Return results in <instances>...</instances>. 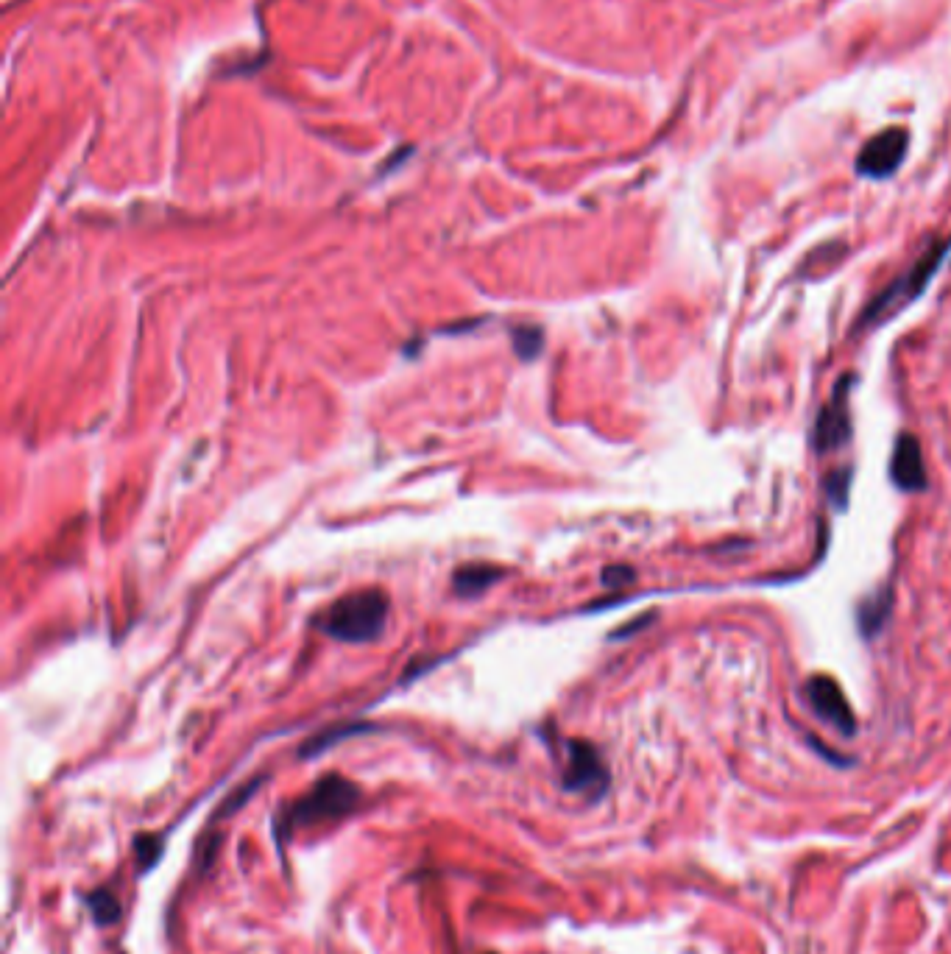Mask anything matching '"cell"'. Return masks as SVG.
<instances>
[{"label": "cell", "mask_w": 951, "mask_h": 954, "mask_svg": "<svg viewBox=\"0 0 951 954\" xmlns=\"http://www.w3.org/2000/svg\"><path fill=\"white\" fill-rule=\"evenodd\" d=\"M388 620V595L383 589H363L335 600L318 625L341 642H371L383 634Z\"/></svg>", "instance_id": "obj_1"}, {"label": "cell", "mask_w": 951, "mask_h": 954, "mask_svg": "<svg viewBox=\"0 0 951 954\" xmlns=\"http://www.w3.org/2000/svg\"><path fill=\"white\" fill-rule=\"evenodd\" d=\"M357 798H360L357 784H352L349 779H344V776H324L310 793L299 798V801L288 809L282 826H285L288 832H293V829H299V826H316V823L338 821V818H344V815H349V812L357 807Z\"/></svg>", "instance_id": "obj_2"}, {"label": "cell", "mask_w": 951, "mask_h": 954, "mask_svg": "<svg viewBox=\"0 0 951 954\" xmlns=\"http://www.w3.org/2000/svg\"><path fill=\"white\" fill-rule=\"evenodd\" d=\"M946 252H949V243H946V240H938L935 246H929V249L921 254V260L912 265L904 277L896 279L885 293H879V296L873 299L871 305H868V310H865L862 318H859V324H879L882 318L890 316V313H896L899 307L910 305L912 299H918L921 291L926 288V282L932 279V274H935V271L940 268V263H943Z\"/></svg>", "instance_id": "obj_3"}, {"label": "cell", "mask_w": 951, "mask_h": 954, "mask_svg": "<svg viewBox=\"0 0 951 954\" xmlns=\"http://www.w3.org/2000/svg\"><path fill=\"white\" fill-rule=\"evenodd\" d=\"M851 374H846L840 383L834 385L832 399L823 405L818 422H815V433H812V444L820 455L826 452L840 450L851 441V411H848V385H851Z\"/></svg>", "instance_id": "obj_4"}, {"label": "cell", "mask_w": 951, "mask_h": 954, "mask_svg": "<svg viewBox=\"0 0 951 954\" xmlns=\"http://www.w3.org/2000/svg\"><path fill=\"white\" fill-rule=\"evenodd\" d=\"M907 143H910V137H907L904 129L879 132L859 151L857 171L862 173V176H871V179L890 176V173L901 165L904 154H907Z\"/></svg>", "instance_id": "obj_5"}, {"label": "cell", "mask_w": 951, "mask_h": 954, "mask_svg": "<svg viewBox=\"0 0 951 954\" xmlns=\"http://www.w3.org/2000/svg\"><path fill=\"white\" fill-rule=\"evenodd\" d=\"M806 695H809V703L818 712V717H823L826 723H832L846 734L854 731V712H851L846 695L834 678L815 676L806 684Z\"/></svg>", "instance_id": "obj_6"}, {"label": "cell", "mask_w": 951, "mask_h": 954, "mask_svg": "<svg viewBox=\"0 0 951 954\" xmlns=\"http://www.w3.org/2000/svg\"><path fill=\"white\" fill-rule=\"evenodd\" d=\"M567 768H564V787L583 793V790H600L606 784V770L600 762V754L589 742L572 740L567 745Z\"/></svg>", "instance_id": "obj_7"}, {"label": "cell", "mask_w": 951, "mask_h": 954, "mask_svg": "<svg viewBox=\"0 0 951 954\" xmlns=\"http://www.w3.org/2000/svg\"><path fill=\"white\" fill-rule=\"evenodd\" d=\"M890 477L901 491H924L926 489V466H924V452L918 438L904 433L893 447V458H890Z\"/></svg>", "instance_id": "obj_8"}, {"label": "cell", "mask_w": 951, "mask_h": 954, "mask_svg": "<svg viewBox=\"0 0 951 954\" xmlns=\"http://www.w3.org/2000/svg\"><path fill=\"white\" fill-rule=\"evenodd\" d=\"M502 575L505 572L497 570V567H489V564H466V567H461L452 575V589H455V595L461 597L483 595L491 583L500 581Z\"/></svg>", "instance_id": "obj_9"}, {"label": "cell", "mask_w": 951, "mask_h": 954, "mask_svg": "<svg viewBox=\"0 0 951 954\" xmlns=\"http://www.w3.org/2000/svg\"><path fill=\"white\" fill-rule=\"evenodd\" d=\"M887 611H890V592H876L873 597H868L857 611V620L859 628H862V634L873 636L887 620Z\"/></svg>", "instance_id": "obj_10"}, {"label": "cell", "mask_w": 951, "mask_h": 954, "mask_svg": "<svg viewBox=\"0 0 951 954\" xmlns=\"http://www.w3.org/2000/svg\"><path fill=\"white\" fill-rule=\"evenodd\" d=\"M87 904H90V913H93V921L98 927H106L120 918V901L112 896V890H93Z\"/></svg>", "instance_id": "obj_11"}, {"label": "cell", "mask_w": 951, "mask_h": 954, "mask_svg": "<svg viewBox=\"0 0 951 954\" xmlns=\"http://www.w3.org/2000/svg\"><path fill=\"white\" fill-rule=\"evenodd\" d=\"M162 840L157 835H137L134 837V854H137V865H140V871H148L154 862L159 860V854H162V846H159Z\"/></svg>", "instance_id": "obj_12"}, {"label": "cell", "mask_w": 951, "mask_h": 954, "mask_svg": "<svg viewBox=\"0 0 951 954\" xmlns=\"http://www.w3.org/2000/svg\"><path fill=\"white\" fill-rule=\"evenodd\" d=\"M514 346L522 358H533L542 349V332L536 327H519V330H514Z\"/></svg>", "instance_id": "obj_13"}, {"label": "cell", "mask_w": 951, "mask_h": 954, "mask_svg": "<svg viewBox=\"0 0 951 954\" xmlns=\"http://www.w3.org/2000/svg\"><path fill=\"white\" fill-rule=\"evenodd\" d=\"M636 578V572L631 567H625V564H617V567H608L603 572V583H606L608 589H620L625 583H631Z\"/></svg>", "instance_id": "obj_14"}]
</instances>
